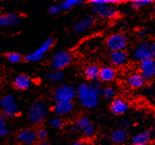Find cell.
<instances>
[{
  "mask_svg": "<svg viewBox=\"0 0 155 145\" xmlns=\"http://www.w3.org/2000/svg\"><path fill=\"white\" fill-rule=\"evenodd\" d=\"M51 107L42 98L32 101L26 111V118L30 124L34 126H41L45 120H48Z\"/></svg>",
  "mask_w": 155,
  "mask_h": 145,
  "instance_id": "cell-1",
  "label": "cell"
},
{
  "mask_svg": "<svg viewBox=\"0 0 155 145\" xmlns=\"http://www.w3.org/2000/svg\"><path fill=\"white\" fill-rule=\"evenodd\" d=\"M76 100L82 107L93 110L99 106L101 95L94 89L90 82H83L76 87Z\"/></svg>",
  "mask_w": 155,
  "mask_h": 145,
  "instance_id": "cell-2",
  "label": "cell"
},
{
  "mask_svg": "<svg viewBox=\"0 0 155 145\" xmlns=\"http://www.w3.org/2000/svg\"><path fill=\"white\" fill-rule=\"evenodd\" d=\"M74 59L73 53L68 49L56 51L51 56L48 61V66L51 70L64 71L70 66Z\"/></svg>",
  "mask_w": 155,
  "mask_h": 145,
  "instance_id": "cell-3",
  "label": "cell"
},
{
  "mask_svg": "<svg viewBox=\"0 0 155 145\" xmlns=\"http://www.w3.org/2000/svg\"><path fill=\"white\" fill-rule=\"evenodd\" d=\"M130 44V39L124 32H116L111 34L105 39L104 44L109 53L117 51L127 50Z\"/></svg>",
  "mask_w": 155,
  "mask_h": 145,
  "instance_id": "cell-4",
  "label": "cell"
},
{
  "mask_svg": "<svg viewBox=\"0 0 155 145\" xmlns=\"http://www.w3.org/2000/svg\"><path fill=\"white\" fill-rule=\"evenodd\" d=\"M55 42L56 39L54 36L48 37L34 52L24 55V61L27 63H34L43 60L46 57V54L54 47Z\"/></svg>",
  "mask_w": 155,
  "mask_h": 145,
  "instance_id": "cell-5",
  "label": "cell"
},
{
  "mask_svg": "<svg viewBox=\"0 0 155 145\" xmlns=\"http://www.w3.org/2000/svg\"><path fill=\"white\" fill-rule=\"evenodd\" d=\"M76 87L68 83H62L58 85L53 92L54 103L58 102H75L76 99Z\"/></svg>",
  "mask_w": 155,
  "mask_h": 145,
  "instance_id": "cell-6",
  "label": "cell"
},
{
  "mask_svg": "<svg viewBox=\"0 0 155 145\" xmlns=\"http://www.w3.org/2000/svg\"><path fill=\"white\" fill-rule=\"evenodd\" d=\"M131 57L135 61H138V63L146 60L155 58L151 42L146 39L140 40L133 47L131 50Z\"/></svg>",
  "mask_w": 155,
  "mask_h": 145,
  "instance_id": "cell-7",
  "label": "cell"
},
{
  "mask_svg": "<svg viewBox=\"0 0 155 145\" xmlns=\"http://www.w3.org/2000/svg\"><path fill=\"white\" fill-rule=\"evenodd\" d=\"M91 9L94 15L101 19L114 21L121 17V12L116 4L105 3L100 6H93Z\"/></svg>",
  "mask_w": 155,
  "mask_h": 145,
  "instance_id": "cell-8",
  "label": "cell"
},
{
  "mask_svg": "<svg viewBox=\"0 0 155 145\" xmlns=\"http://www.w3.org/2000/svg\"><path fill=\"white\" fill-rule=\"evenodd\" d=\"M130 54L127 50H121L109 53L108 60L111 66L115 68H122L130 62Z\"/></svg>",
  "mask_w": 155,
  "mask_h": 145,
  "instance_id": "cell-9",
  "label": "cell"
},
{
  "mask_svg": "<svg viewBox=\"0 0 155 145\" xmlns=\"http://www.w3.org/2000/svg\"><path fill=\"white\" fill-rule=\"evenodd\" d=\"M75 108V102H58L54 103V105L51 107V112L54 113V116L65 118L72 114Z\"/></svg>",
  "mask_w": 155,
  "mask_h": 145,
  "instance_id": "cell-10",
  "label": "cell"
},
{
  "mask_svg": "<svg viewBox=\"0 0 155 145\" xmlns=\"http://www.w3.org/2000/svg\"><path fill=\"white\" fill-rule=\"evenodd\" d=\"M137 71L147 81V82L155 79V58L139 62Z\"/></svg>",
  "mask_w": 155,
  "mask_h": 145,
  "instance_id": "cell-11",
  "label": "cell"
},
{
  "mask_svg": "<svg viewBox=\"0 0 155 145\" xmlns=\"http://www.w3.org/2000/svg\"><path fill=\"white\" fill-rule=\"evenodd\" d=\"M17 141L21 145H35L37 143L36 131L33 128H24L17 132Z\"/></svg>",
  "mask_w": 155,
  "mask_h": 145,
  "instance_id": "cell-12",
  "label": "cell"
},
{
  "mask_svg": "<svg viewBox=\"0 0 155 145\" xmlns=\"http://www.w3.org/2000/svg\"><path fill=\"white\" fill-rule=\"evenodd\" d=\"M109 111L114 116H123L130 109L129 103L124 98L117 96L109 103Z\"/></svg>",
  "mask_w": 155,
  "mask_h": 145,
  "instance_id": "cell-13",
  "label": "cell"
},
{
  "mask_svg": "<svg viewBox=\"0 0 155 145\" xmlns=\"http://www.w3.org/2000/svg\"><path fill=\"white\" fill-rule=\"evenodd\" d=\"M96 22V17L94 15H89L87 17L82 18L77 22L75 23L71 28V32L73 34H79L85 33L86 31H90V29L95 25Z\"/></svg>",
  "mask_w": 155,
  "mask_h": 145,
  "instance_id": "cell-14",
  "label": "cell"
},
{
  "mask_svg": "<svg viewBox=\"0 0 155 145\" xmlns=\"http://www.w3.org/2000/svg\"><path fill=\"white\" fill-rule=\"evenodd\" d=\"M33 84V80L31 76L25 73H20L15 76L12 84V87L17 91H25L28 90Z\"/></svg>",
  "mask_w": 155,
  "mask_h": 145,
  "instance_id": "cell-15",
  "label": "cell"
},
{
  "mask_svg": "<svg viewBox=\"0 0 155 145\" xmlns=\"http://www.w3.org/2000/svg\"><path fill=\"white\" fill-rule=\"evenodd\" d=\"M154 135V130L152 128L145 129L138 132L131 139V145H149L152 142Z\"/></svg>",
  "mask_w": 155,
  "mask_h": 145,
  "instance_id": "cell-16",
  "label": "cell"
},
{
  "mask_svg": "<svg viewBox=\"0 0 155 145\" xmlns=\"http://www.w3.org/2000/svg\"><path fill=\"white\" fill-rule=\"evenodd\" d=\"M117 77V68L111 65H105L100 67L99 81L103 84H110Z\"/></svg>",
  "mask_w": 155,
  "mask_h": 145,
  "instance_id": "cell-17",
  "label": "cell"
},
{
  "mask_svg": "<svg viewBox=\"0 0 155 145\" xmlns=\"http://www.w3.org/2000/svg\"><path fill=\"white\" fill-rule=\"evenodd\" d=\"M21 23V16L16 12H5L0 16L1 27H17Z\"/></svg>",
  "mask_w": 155,
  "mask_h": 145,
  "instance_id": "cell-18",
  "label": "cell"
},
{
  "mask_svg": "<svg viewBox=\"0 0 155 145\" xmlns=\"http://www.w3.org/2000/svg\"><path fill=\"white\" fill-rule=\"evenodd\" d=\"M127 84L129 88L132 89H140L147 84V81L138 72L130 73L127 77Z\"/></svg>",
  "mask_w": 155,
  "mask_h": 145,
  "instance_id": "cell-19",
  "label": "cell"
},
{
  "mask_svg": "<svg viewBox=\"0 0 155 145\" xmlns=\"http://www.w3.org/2000/svg\"><path fill=\"white\" fill-rule=\"evenodd\" d=\"M44 77L48 83L56 84L58 86V85L62 84L63 81H65L66 73L64 71L50 70L45 73Z\"/></svg>",
  "mask_w": 155,
  "mask_h": 145,
  "instance_id": "cell-20",
  "label": "cell"
},
{
  "mask_svg": "<svg viewBox=\"0 0 155 145\" xmlns=\"http://www.w3.org/2000/svg\"><path fill=\"white\" fill-rule=\"evenodd\" d=\"M100 66L96 63H90L85 66L83 70V75L87 82H94L99 81V71H100Z\"/></svg>",
  "mask_w": 155,
  "mask_h": 145,
  "instance_id": "cell-21",
  "label": "cell"
},
{
  "mask_svg": "<svg viewBox=\"0 0 155 145\" xmlns=\"http://www.w3.org/2000/svg\"><path fill=\"white\" fill-rule=\"evenodd\" d=\"M128 137L129 135H128L127 130L118 128L111 132L110 135H109V140L113 144L122 145L127 142Z\"/></svg>",
  "mask_w": 155,
  "mask_h": 145,
  "instance_id": "cell-22",
  "label": "cell"
},
{
  "mask_svg": "<svg viewBox=\"0 0 155 145\" xmlns=\"http://www.w3.org/2000/svg\"><path fill=\"white\" fill-rule=\"evenodd\" d=\"M48 125L50 128L54 130H62L67 126V121L63 117L54 116L48 118Z\"/></svg>",
  "mask_w": 155,
  "mask_h": 145,
  "instance_id": "cell-23",
  "label": "cell"
},
{
  "mask_svg": "<svg viewBox=\"0 0 155 145\" xmlns=\"http://www.w3.org/2000/svg\"><path fill=\"white\" fill-rule=\"evenodd\" d=\"M20 112V107L17 105V103L12 105L10 107H5V108H2V114L1 116H3L4 118L8 119H12L14 118L19 114Z\"/></svg>",
  "mask_w": 155,
  "mask_h": 145,
  "instance_id": "cell-24",
  "label": "cell"
},
{
  "mask_svg": "<svg viewBox=\"0 0 155 145\" xmlns=\"http://www.w3.org/2000/svg\"><path fill=\"white\" fill-rule=\"evenodd\" d=\"M5 60L11 64H18L24 61V56L18 52H8L3 54Z\"/></svg>",
  "mask_w": 155,
  "mask_h": 145,
  "instance_id": "cell-25",
  "label": "cell"
},
{
  "mask_svg": "<svg viewBox=\"0 0 155 145\" xmlns=\"http://www.w3.org/2000/svg\"><path fill=\"white\" fill-rule=\"evenodd\" d=\"M117 91L115 87L111 85V84H107V85H104V88L103 89L102 92L101 97L104 98L106 100H113L114 98L117 97Z\"/></svg>",
  "mask_w": 155,
  "mask_h": 145,
  "instance_id": "cell-26",
  "label": "cell"
},
{
  "mask_svg": "<svg viewBox=\"0 0 155 145\" xmlns=\"http://www.w3.org/2000/svg\"><path fill=\"white\" fill-rule=\"evenodd\" d=\"M83 3H84V1L82 0H65V1L61 2L59 4L62 8V12H68L75 8L81 6Z\"/></svg>",
  "mask_w": 155,
  "mask_h": 145,
  "instance_id": "cell-27",
  "label": "cell"
},
{
  "mask_svg": "<svg viewBox=\"0 0 155 145\" xmlns=\"http://www.w3.org/2000/svg\"><path fill=\"white\" fill-rule=\"evenodd\" d=\"M154 1L152 0H133L130 2V8L134 11H139L144 8L153 6Z\"/></svg>",
  "mask_w": 155,
  "mask_h": 145,
  "instance_id": "cell-28",
  "label": "cell"
},
{
  "mask_svg": "<svg viewBox=\"0 0 155 145\" xmlns=\"http://www.w3.org/2000/svg\"><path fill=\"white\" fill-rule=\"evenodd\" d=\"M93 122L90 117L87 115H83V116H81L79 117L75 121V125L77 126V128L79 129L80 131H81L82 130H84L85 127H87L90 124Z\"/></svg>",
  "mask_w": 155,
  "mask_h": 145,
  "instance_id": "cell-29",
  "label": "cell"
},
{
  "mask_svg": "<svg viewBox=\"0 0 155 145\" xmlns=\"http://www.w3.org/2000/svg\"><path fill=\"white\" fill-rule=\"evenodd\" d=\"M16 103H17L16 97L12 94H7L2 96L1 101H0V104H1L2 108H5V107H10L12 105H14Z\"/></svg>",
  "mask_w": 155,
  "mask_h": 145,
  "instance_id": "cell-30",
  "label": "cell"
},
{
  "mask_svg": "<svg viewBox=\"0 0 155 145\" xmlns=\"http://www.w3.org/2000/svg\"><path fill=\"white\" fill-rule=\"evenodd\" d=\"M96 130H97V129H96L95 125H94V123L92 122L87 127H85L84 130H82L81 132L82 137L84 139L90 140V139H92L95 135Z\"/></svg>",
  "mask_w": 155,
  "mask_h": 145,
  "instance_id": "cell-31",
  "label": "cell"
},
{
  "mask_svg": "<svg viewBox=\"0 0 155 145\" xmlns=\"http://www.w3.org/2000/svg\"><path fill=\"white\" fill-rule=\"evenodd\" d=\"M10 133H11V128L7 121V119L4 118L3 116H1L0 117V134H1V137L5 138V137L8 136Z\"/></svg>",
  "mask_w": 155,
  "mask_h": 145,
  "instance_id": "cell-32",
  "label": "cell"
},
{
  "mask_svg": "<svg viewBox=\"0 0 155 145\" xmlns=\"http://www.w3.org/2000/svg\"><path fill=\"white\" fill-rule=\"evenodd\" d=\"M36 131V136L38 141H43V140H47L48 137V130L45 128L44 126H38V128L35 129Z\"/></svg>",
  "mask_w": 155,
  "mask_h": 145,
  "instance_id": "cell-33",
  "label": "cell"
},
{
  "mask_svg": "<svg viewBox=\"0 0 155 145\" xmlns=\"http://www.w3.org/2000/svg\"><path fill=\"white\" fill-rule=\"evenodd\" d=\"M122 1H119V0H90L89 1V3L93 6H100L105 3H112V4H118L121 3Z\"/></svg>",
  "mask_w": 155,
  "mask_h": 145,
  "instance_id": "cell-34",
  "label": "cell"
},
{
  "mask_svg": "<svg viewBox=\"0 0 155 145\" xmlns=\"http://www.w3.org/2000/svg\"><path fill=\"white\" fill-rule=\"evenodd\" d=\"M62 12V8L60 4H54V5H51L48 9H47V12L48 14L52 15V16H55L61 13Z\"/></svg>",
  "mask_w": 155,
  "mask_h": 145,
  "instance_id": "cell-35",
  "label": "cell"
},
{
  "mask_svg": "<svg viewBox=\"0 0 155 145\" xmlns=\"http://www.w3.org/2000/svg\"><path fill=\"white\" fill-rule=\"evenodd\" d=\"M149 31L147 28H140L135 32V37L139 39L140 40H144L145 37L148 35Z\"/></svg>",
  "mask_w": 155,
  "mask_h": 145,
  "instance_id": "cell-36",
  "label": "cell"
},
{
  "mask_svg": "<svg viewBox=\"0 0 155 145\" xmlns=\"http://www.w3.org/2000/svg\"><path fill=\"white\" fill-rule=\"evenodd\" d=\"M91 84L93 85L94 89H95L97 92L99 93V94L101 95L102 94V92H103V89L104 88V84L100 82L99 81H94V82H91Z\"/></svg>",
  "mask_w": 155,
  "mask_h": 145,
  "instance_id": "cell-37",
  "label": "cell"
},
{
  "mask_svg": "<svg viewBox=\"0 0 155 145\" xmlns=\"http://www.w3.org/2000/svg\"><path fill=\"white\" fill-rule=\"evenodd\" d=\"M71 145H92V143H90L89 140H85L84 138H82V139H80V140L74 141L71 143Z\"/></svg>",
  "mask_w": 155,
  "mask_h": 145,
  "instance_id": "cell-38",
  "label": "cell"
},
{
  "mask_svg": "<svg viewBox=\"0 0 155 145\" xmlns=\"http://www.w3.org/2000/svg\"><path fill=\"white\" fill-rule=\"evenodd\" d=\"M68 130L70 133H71V134H74V133H76V132L80 131L79 129L77 128V126L75 125V123H73V124H71V125L68 126Z\"/></svg>",
  "mask_w": 155,
  "mask_h": 145,
  "instance_id": "cell-39",
  "label": "cell"
},
{
  "mask_svg": "<svg viewBox=\"0 0 155 145\" xmlns=\"http://www.w3.org/2000/svg\"><path fill=\"white\" fill-rule=\"evenodd\" d=\"M120 126H121V128L127 130L129 127V126H130V121H129V120H127V119H123V120H121Z\"/></svg>",
  "mask_w": 155,
  "mask_h": 145,
  "instance_id": "cell-40",
  "label": "cell"
},
{
  "mask_svg": "<svg viewBox=\"0 0 155 145\" xmlns=\"http://www.w3.org/2000/svg\"><path fill=\"white\" fill-rule=\"evenodd\" d=\"M35 145H50L48 140H43V141H37Z\"/></svg>",
  "mask_w": 155,
  "mask_h": 145,
  "instance_id": "cell-41",
  "label": "cell"
},
{
  "mask_svg": "<svg viewBox=\"0 0 155 145\" xmlns=\"http://www.w3.org/2000/svg\"><path fill=\"white\" fill-rule=\"evenodd\" d=\"M151 44H152V49H153V54H154V57H155V39L154 40H153V42H151Z\"/></svg>",
  "mask_w": 155,
  "mask_h": 145,
  "instance_id": "cell-42",
  "label": "cell"
},
{
  "mask_svg": "<svg viewBox=\"0 0 155 145\" xmlns=\"http://www.w3.org/2000/svg\"><path fill=\"white\" fill-rule=\"evenodd\" d=\"M152 11H153V15L155 16V1L152 6Z\"/></svg>",
  "mask_w": 155,
  "mask_h": 145,
  "instance_id": "cell-43",
  "label": "cell"
}]
</instances>
